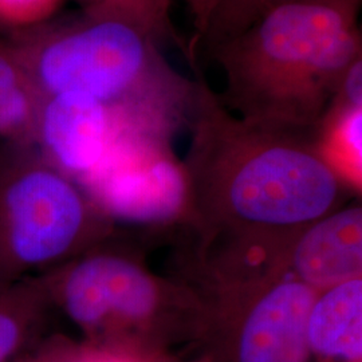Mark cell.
I'll list each match as a JSON object with an SVG mask.
<instances>
[{"mask_svg":"<svg viewBox=\"0 0 362 362\" xmlns=\"http://www.w3.org/2000/svg\"><path fill=\"white\" fill-rule=\"evenodd\" d=\"M212 362H311L308 317L318 291L276 272L189 266Z\"/></svg>","mask_w":362,"mask_h":362,"instance_id":"8992f818","label":"cell"},{"mask_svg":"<svg viewBox=\"0 0 362 362\" xmlns=\"http://www.w3.org/2000/svg\"><path fill=\"white\" fill-rule=\"evenodd\" d=\"M362 0H290L211 47L226 78L219 95L236 116L314 132L362 57Z\"/></svg>","mask_w":362,"mask_h":362,"instance_id":"7a4b0ae2","label":"cell"},{"mask_svg":"<svg viewBox=\"0 0 362 362\" xmlns=\"http://www.w3.org/2000/svg\"><path fill=\"white\" fill-rule=\"evenodd\" d=\"M161 3H163V6L169 11V3H170V0H161Z\"/></svg>","mask_w":362,"mask_h":362,"instance_id":"ffe728a7","label":"cell"},{"mask_svg":"<svg viewBox=\"0 0 362 362\" xmlns=\"http://www.w3.org/2000/svg\"><path fill=\"white\" fill-rule=\"evenodd\" d=\"M38 278L52 310L93 349L153 362L169 341L199 337L203 305L194 288L151 272L110 238Z\"/></svg>","mask_w":362,"mask_h":362,"instance_id":"277c9868","label":"cell"},{"mask_svg":"<svg viewBox=\"0 0 362 362\" xmlns=\"http://www.w3.org/2000/svg\"><path fill=\"white\" fill-rule=\"evenodd\" d=\"M83 3L86 4V10L113 13L129 19L151 31L157 40H173V43L185 52L188 59H191L192 52L184 46L181 39L177 37L170 23L169 11L163 6L161 0H83Z\"/></svg>","mask_w":362,"mask_h":362,"instance_id":"5bb4252c","label":"cell"},{"mask_svg":"<svg viewBox=\"0 0 362 362\" xmlns=\"http://www.w3.org/2000/svg\"><path fill=\"white\" fill-rule=\"evenodd\" d=\"M10 42L43 98L85 94L132 128L168 140L187 119L194 81L169 65L155 35L129 19L86 10L23 28Z\"/></svg>","mask_w":362,"mask_h":362,"instance_id":"3957f363","label":"cell"},{"mask_svg":"<svg viewBox=\"0 0 362 362\" xmlns=\"http://www.w3.org/2000/svg\"><path fill=\"white\" fill-rule=\"evenodd\" d=\"M109 219L185 223V182L169 140L124 132L104 163L81 184Z\"/></svg>","mask_w":362,"mask_h":362,"instance_id":"52a82bcc","label":"cell"},{"mask_svg":"<svg viewBox=\"0 0 362 362\" xmlns=\"http://www.w3.org/2000/svg\"><path fill=\"white\" fill-rule=\"evenodd\" d=\"M362 106H329L314 128V141L327 167L345 187L361 191Z\"/></svg>","mask_w":362,"mask_h":362,"instance_id":"4fadbf2b","label":"cell"},{"mask_svg":"<svg viewBox=\"0 0 362 362\" xmlns=\"http://www.w3.org/2000/svg\"><path fill=\"white\" fill-rule=\"evenodd\" d=\"M196 362H212L211 361V358H209V357H204V358H202V360H199V361H196Z\"/></svg>","mask_w":362,"mask_h":362,"instance_id":"44dd1931","label":"cell"},{"mask_svg":"<svg viewBox=\"0 0 362 362\" xmlns=\"http://www.w3.org/2000/svg\"><path fill=\"white\" fill-rule=\"evenodd\" d=\"M90 348V346H89ZM90 362H141L136 358H132L128 356L110 353V351H103L91 348Z\"/></svg>","mask_w":362,"mask_h":362,"instance_id":"d6986e66","label":"cell"},{"mask_svg":"<svg viewBox=\"0 0 362 362\" xmlns=\"http://www.w3.org/2000/svg\"><path fill=\"white\" fill-rule=\"evenodd\" d=\"M196 74L181 168L185 224L200 243L269 240L341 207L345 185L320 155L314 132L236 116Z\"/></svg>","mask_w":362,"mask_h":362,"instance_id":"6da1fadb","label":"cell"},{"mask_svg":"<svg viewBox=\"0 0 362 362\" xmlns=\"http://www.w3.org/2000/svg\"><path fill=\"white\" fill-rule=\"evenodd\" d=\"M52 311L38 276L0 284V362H13L47 336Z\"/></svg>","mask_w":362,"mask_h":362,"instance_id":"8fae6325","label":"cell"},{"mask_svg":"<svg viewBox=\"0 0 362 362\" xmlns=\"http://www.w3.org/2000/svg\"><path fill=\"white\" fill-rule=\"evenodd\" d=\"M184 1L188 4L191 13L194 15V27L197 34L196 39L200 40L207 31L211 16L219 0H184Z\"/></svg>","mask_w":362,"mask_h":362,"instance_id":"ac0fdd59","label":"cell"},{"mask_svg":"<svg viewBox=\"0 0 362 362\" xmlns=\"http://www.w3.org/2000/svg\"><path fill=\"white\" fill-rule=\"evenodd\" d=\"M272 269L317 291L362 275V208L339 207L278 238Z\"/></svg>","mask_w":362,"mask_h":362,"instance_id":"9c48e42d","label":"cell"},{"mask_svg":"<svg viewBox=\"0 0 362 362\" xmlns=\"http://www.w3.org/2000/svg\"><path fill=\"white\" fill-rule=\"evenodd\" d=\"M286 1L290 0H219L202 39L211 49L240 34L262 15Z\"/></svg>","mask_w":362,"mask_h":362,"instance_id":"9a60e30c","label":"cell"},{"mask_svg":"<svg viewBox=\"0 0 362 362\" xmlns=\"http://www.w3.org/2000/svg\"><path fill=\"white\" fill-rule=\"evenodd\" d=\"M308 342L317 362L362 361V276L318 291Z\"/></svg>","mask_w":362,"mask_h":362,"instance_id":"30bf717a","label":"cell"},{"mask_svg":"<svg viewBox=\"0 0 362 362\" xmlns=\"http://www.w3.org/2000/svg\"><path fill=\"white\" fill-rule=\"evenodd\" d=\"M127 130L137 132L115 109L93 97L54 94L40 105L35 148L55 168L82 184Z\"/></svg>","mask_w":362,"mask_h":362,"instance_id":"ba28073f","label":"cell"},{"mask_svg":"<svg viewBox=\"0 0 362 362\" xmlns=\"http://www.w3.org/2000/svg\"><path fill=\"white\" fill-rule=\"evenodd\" d=\"M91 348L59 334L46 336L13 362H90Z\"/></svg>","mask_w":362,"mask_h":362,"instance_id":"2e32d148","label":"cell"},{"mask_svg":"<svg viewBox=\"0 0 362 362\" xmlns=\"http://www.w3.org/2000/svg\"><path fill=\"white\" fill-rule=\"evenodd\" d=\"M42 101L11 42L0 40V141L13 148L35 146Z\"/></svg>","mask_w":362,"mask_h":362,"instance_id":"7c38bea8","label":"cell"},{"mask_svg":"<svg viewBox=\"0 0 362 362\" xmlns=\"http://www.w3.org/2000/svg\"><path fill=\"white\" fill-rule=\"evenodd\" d=\"M62 0H0V25L28 28L43 23Z\"/></svg>","mask_w":362,"mask_h":362,"instance_id":"e0dca14e","label":"cell"},{"mask_svg":"<svg viewBox=\"0 0 362 362\" xmlns=\"http://www.w3.org/2000/svg\"><path fill=\"white\" fill-rule=\"evenodd\" d=\"M115 221L35 146L0 156V284L39 276L113 235Z\"/></svg>","mask_w":362,"mask_h":362,"instance_id":"5b68a950","label":"cell"}]
</instances>
